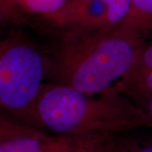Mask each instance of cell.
Listing matches in <instances>:
<instances>
[{"label": "cell", "instance_id": "1", "mask_svg": "<svg viewBox=\"0 0 152 152\" xmlns=\"http://www.w3.org/2000/svg\"><path fill=\"white\" fill-rule=\"evenodd\" d=\"M53 38L46 83L74 88L87 95L112 89L129 71L141 46L118 32H65Z\"/></svg>", "mask_w": 152, "mask_h": 152}, {"label": "cell", "instance_id": "2", "mask_svg": "<svg viewBox=\"0 0 152 152\" xmlns=\"http://www.w3.org/2000/svg\"><path fill=\"white\" fill-rule=\"evenodd\" d=\"M46 83L37 104V128L73 138L124 135L146 127L140 107L113 87L100 97Z\"/></svg>", "mask_w": 152, "mask_h": 152}, {"label": "cell", "instance_id": "3", "mask_svg": "<svg viewBox=\"0 0 152 152\" xmlns=\"http://www.w3.org/2000/svg\"><path fill=\"white\" fill-rule=\"evenodd\" d=\"M43 48L15 31L0 42V106L15 119L37 128V104L48 75Z\"/></svg>", "mask_w": 152, "mask_h": 152}, {"label": "cell", "instance_id": "4", "mask_svg": "<svg viewBox=\"0 0 152 152\" xmlns=\"http://www.w3.org/2000/svg\"><path fill=\"white\" fill-rule=\"evenodd\" d=\"M123 135L73 138L51 134L10 115L0 117V152H121Z\"/></svg>", "mask_w": 152, "mask_h": 152}, {"label": "cell", "instance_id": "5", "mask_svg": "<svg viewBox=\"0 0 152 152\" xmlns=\"http://www.w3.org/2000/svg\"><path fill=\"white\" fill-rule=\"evenodd\" d=\"M131 0H68L60 10L32 24L50 36L112 31L124 20Z\"/></svg>", "mask_w": 152, "mask_h": 152}, {"label": "cell", "instance_id": "6", "mask_svg": "<svg viewBox=\"0 0 152 152\" xmlns=\"http://www.w3.org/2000/svg\"><path fill=\"white\" fill-rule=\"evenodd\" d=\"M68 0H0L2 27L32 26L42 17L60 10Z\"/></svg>", "mask_w": 152, "mask_h": 152}, {"label": "cell", "instance_id": "7", "mask_svg": "<svg viewBox=\"0 0 152 152\" xmlns=\"http://www.w3.org/2000/svg\"><path fill=\"white\" fill-rule=\"evenodd\" d=\"M114 30L145 42L152 35V0H131L124 20Z\"/></svg>", "mask_w": 152, "mask_h": 152}, {"label": "cell", "instance_id": "8", "mask_svg": "<svg viewBox=\"0 0 152 152\" xmlns=\"http://www.w3.org/2000/svg\"><path fill=\"white\" fill-rule=\"evenodd\" d=\"M150 70H152V40L145 42L140 46L129 71L116 86L126 85Z\"/></svg>", "mask_w": 152, "mask_h": 152}, {"label": "cell", "instance_id": "9", "mask_svg": "<svg viewBox=\"0 0 152 152\" xmlns=\"http://www.w3.org/2000/svg\"><path fill=\"white\" fill-rule=\"evenodd\" d=\"M114 87L134 102L150 97L152 96V70L143 74L126 85Z\"/></svg>", "mask_w": 152, "mask_h": 152}, {"label": "cell", "instance_id": "10", "mask_svg": "<svg viewBox=\"0 0 152 152\" xmlns=\"http://www.w3.org/2000/svg\"><path fill=\"white\" fill-rule=\"evenodd\" d=\"M122 152H152V135L141 141L129 140Z\"/></svg>", "mask_w": 152, "mask_h": 152}, {"label": "cell", "instance_id": "11", "mask_svg": "<svg viewBox=\"0 0 152 152\" xmlns=\"http://www.w3.org/2000/svg\"><path fill=\"white\" fill-rule=\"evenodd\" d=\"M145 114L146 127L152 129V96L135 102Z\"/></svg>", "mask_w": 152, "mask_h": 152}]
</instances>
